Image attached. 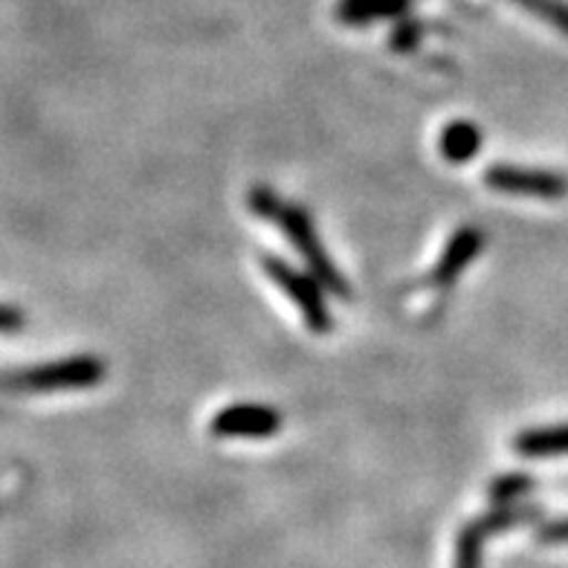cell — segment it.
<instances>
[{
  "instance_id": "obj_1",
  "label": "cell",
  "mask_w": 568,
  "mask_h": 568,
  "mask_svg": "<svg viewBox=\"0 0 568 568\" xmlns=\"http://www.w3.org/2000/svg\"><path fill=\"white\" fill-rule=\"evenodd\" d=\"M250 203H253V210L258 212V215L273 221V224L287 235L293 250L305 258L307 267L314 270L316 282L325 284L328 291L339 293V296H348V284H345V278L339 276V270L334 267V262H331L325 247H322L320 235H316L314 230V221L307 217V212H302L300 206H293V203L278 201L270 189L262 186L253 189Z\"/></svg>"
},
{
  "instance_id": "obj_2",
  "label": "cell",
  "mask_w": 568,
  "mask_h": 568,
  "mask_svg": "<svg viewBox=\"0 0 568 568\" xmlns=\"http://www.w3.org/2000/svg\"><path fill=\"white\" fill-rule=\"evenodd\" d=\"M105 377V363L97 357H68L44 366L0 374V389L9 392H70L90 389Z\"/></svg>"
},
{
  "instance_id": "obj_3",
  "label": "cell",
  "mask_w": 568,
  "mask_h": 568,
  "mask_svg": "<svg viewBox=\"0 0 568 568\" xmlns=\"http://www.w3.org/2000/svg\"><path fill=\"white\" fill-rule=\"evenodd\" d=\"M264 270L267 276L278 284V291L300 307L302 320L307 322V328L316 331V334H328L334 320L328 314V305H325V296L320 291V282L316 276H305L296 267H291L287 262L276 258V255H267L264 258Z\"/></svg>"
},
{
  "instance_id": "obj_4",
  "label": "cell",
  "mask_w": 568,
  "mask_h": 568,
  "mask_svg": "<svg viewBox=\"0 0 568 568\" xmlns=\"http://www.w3.org/2000/svg\"><path fill=\"white\" fill-rule=\"evenodd\" d=\"M485 183L501 195L537 197V201H560L568 195V180L562 174L523 169V165H490L485 172Z\"/></svg>"
},
{
  "instance_id": "obj_5",
  "label": "cell",
  "mask_w": 568,
  "mask_h": 568,
  "mask_svg": "<svg viewBox=\"0 0 568 568\" xmlns=\"http://www.w3.org/2000/svg\"><path fill=\"white\" fill-rule=\"evenodd\" d=\"M210 429L217 438H270L282 429V418L270 406L235 404L217 412Z\"/></svg>"
},
{
  "instance_id": "obj_6",
  "label": "cell",
  "mask_w": 568,
  "mask_h": 568,
  "mask_svg": "<svg viewBox=\"0 0 568 568\" xmlns=\"http://www.w3.org/2000/svg\"><path fill=\"white\" fill-rule=\"evenodd\" d=\"M481 244H485V239H481L479 230H462L456 232L453 239H449L447 250L442 253V258H438V264H435L433 276H429V282L433 284H442V287H447V284H453L458 278V273H462L467 264L479 255Z\"/></svg>"
},
{
  "instance_id": "obj_7",
  "label": "cell",
  "mask_w": 568,
  "mask_h": 568,
  "mask_svg": "<svg viewBox=\"0 0 568 568\" xmlns=\"http://www.w3.org/2000/svg\"><path fill=\"white\" fill-rule=\"evenodd\" d=\"M516 453L531 458L568 456V426H542L528 429L516 438Z\"/></svg>"
},
{
  "instance_id": "obj_8",
  "label": "cell",
  "mask_w": 568,
  "mask_h": 568,
  "mask_svg": "<svg viewBox=\"0 0 568 568\" xmlns=\"http://www.w3.org/2000/svg\"><path fill=\"white\" fill-rule=\"evenodd\" d=\"M481 134L479 128L473 122H453V125L444 128L442 134V154L449 163H467L479 154Z\"/></svg>"
},
{
  "instance_id": "obj_9",
  "label": "cell",
  "mask_w": 568,
  "mask_h": 568,
  "mask_svg": "<svg viewBox=\"0 0 568 568\" xmlns=\"http://www.w3.org/2000/svg\"><path fill=\"white\" fill-rule=\"evenodd\" d=\"M409 0H339V18L345 23H372L381 18H395Z\"/></svg>"
},
{
  "instance_id": "obj_10",
  "label": "cell",
  "mask_w": 568,
  "mask_h": 568,
  "mask_svg": "<svg viewBox=\"0 0 568 568\" xmlns=\"http://www.w3.org/2000/svg\"><path fill=\"white\" fill-rule=\"evenodd\" d=\"M519 9H525L528 16L539 18V21L551 23L554 30L568 36V3L566 0H510Z\"/></svg>"
},
{
  "instance_id": "obj_11",
  "label": "cell",
  "mask_w": 568,
  "mask_h": 568,
  "mask_svg": "<svg viewBox=\"0 0 568 568\" xmlns=\"http://www.w3.org/2000/svg\"><path fill=\"white\" fill-rule=\"evenodd\" d=\"M23 328V314L12 305H0V334H16Z\"/></svg>"
}]
</instances>
